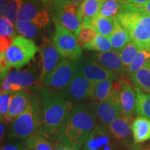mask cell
Returning <instances> with one entry per match:
<instances>
[{
  "label": "cell",
  "instance_id": "1",
  "mask_svg": "<svg viewBox=\"0 0 150 150\" xmlns=\"http://www.w3.org/2000/svg\"><path fill=\"white\" fill-rule=\"evenodd\" d=\"M97 121L93 102L76 104L52 140L75 150H80L88 137L99 124Z\"/></svg>",
  "mask_w": 150,
  "mask_h": 150
},
{
  "label": "cell",
  "instance_id": "2",
  "mask_svg": "<svg viewBox=\"0 0 150 150\" xmlns=\"http://www.w3.org/2000/svg\"><path fill=\"white\" fill-rule=\"evenodd\" d=\"M42 100V119L38 135L52 139L74 107L73 103L61 92L42 86H33Z\"/></svg>",
  "mask_w": 150,
  "mask_h": 150
},
{
  "label": "cell",
  "instance_id": "3",
  "mask_svg": "<svg viewBox=\"0 0 150 150\" xmlns=\"http://www.w3.org/2000/svg\"><path fill=\"white\" fill-rule=\"evenodd\" d=\"M115 18L140 50L150 48V14L138 6L126 2Z\"/></svg>",
  "mask_w": 150,
  "mask_h": 150
},
{
  "label": "cell",
  "instance_id": "4",
  "mask_svg": "<svg viewBox=\"0 0 150 150\" xmlns=\"http://www.w3.org/2000/svg\"><path fill=\"white\" fill-rule=\"evenodd\" d=\"M35 93L31 94V101L29 107L11 123L8 138L11 139H27L38 134L42 119V100L40 93L31 86Z\"/></svg>",
  "mask_w": 150,
  "mask_h": 150
},
{
  "label": "cell",
  "instance_id": "5",
  "mask_svg": "<svg viewBox=\"0 0 150 150\" xmlns=\"http://www.w3.org/2000/svg\"><path fill=\"white\" fill-rule=\"evenodd\" d=\"M54 22L61 24L76 35L81 27L80 15L81 3L69 0H55L49 3Z\"/></svg>",
  "mask_w": 150,
  "mask_h": 150
},
{
  "label": "cell",
  "instance_id": "6",
  "mask_svg": "<svg viewBox=\"0 0 150 150\" xmlns=\"http://www.w3.org/2000/svg\"><path fill=\"white\" fill-rule=\"evenodd\" d=\"M39 48L33 40L18 35L5 52L8 67L20 70L35 57Z\"/></svg>",
  "mask_w": 150,
  "mask_h": 150
},
{
  "label": "cell",
  "instance_id": "7",
  "mask_svg": "<svg viewBox=\"0 0 150 150\" xmlns=\"http://www.w3.org/2000/svg\"><path fill=\"white\" fill-rule=\"evenodd\" d=\"M55 24L53 41L58 52L63 59L78 61L82 55V49L72 31L57 22Z\"/></svg>",
  "mask_w": 150,
  "mask_h": 150
},
{
  "label": "cell",
  "instance_id": "8",
  "mask_svg": "<svg viewBox=\"0 0 150 150\" xmlns=\"http://www.w3.org/2000/svg\"><path fill=\"white\" fill-rule=\"evenodd\" d=\"M77 72V61L61 58L59 64L46 76L42 85L47 88L60 91L72 81Z\"/></svg>",
  "mask_w": 150,
  "mask_h": 150
},
{
  "label": "cell",
  "instance_id": "9",
  "mask_svg": "<svg viewBox=\"0 0 150 150\" xmlns=\"http://www.w3.org/2000/svg\"><path fill=\"white\" fill-rule=\"evenodd\" d=\"M51 13L47 4L40 0H27L18 15V20L32 22L40 29L48 27L51 21Z\"/></svg>",
  "mask_w": 150,
  "mask_h": 150
},
{
  "label": "cell",
  "instance_id": "10",
  "mask_svg": "<svg viewBox=\"0 0 150 150\" xmlns=\"http://www.w3.org/2000/svg\"><path fill=\"white\" fill-rule=\"evenodd\" d=\"M95 86V83L88 80L78 71L72 81L59 91L73 104H78L88 99L92 100Z\"/></svg>",
  "mask_w": 150,
  "mask_h": 150
},
{
  "label": "cell",
  "instance_id": "11",
  "mask_svg": "<svg viewBox=\"0 0 150 150\" xmlns=\"http://www.w3.org/2000/svg\"><path fill=\"white\" fill-rule=\"evenodd\" d=\"M119 93L113 91L111 96L106 100L102 102L93 101L98 122L102 126L108 128L116 118L122 115Z\"/></svg>",
  "mask_w": 150,
  "mask_h": 150
},
{
  "label": "cell",
  "instance_id": "12",
  "mask_svg": "<svg viewBox=\"0 0 150 150\" xmlns=\"http://www.w3.org/2000/svg\"><path fill=\"white\" fill-rule=\"evenodd\" d=\"M120 146L107 127L99 123L86 140L82 150H119Z\"/></svg>",
  "mask_w": 150,
  "mask_h": 150
},
{
  "label": "cell",
  "instance_id": "13",
  "mask_svg": "<svg viewBox=\"0 0 150 150\" xmlns=\"http://www.w3.org/2000/svg\"><path fill=\"white\" fill-rule=\"evenodd\" d=\"M78 71L92 83L96 84L102 81L118 79L112 71L106 68L91 57H84L77 61Z\"/></svg>",
  "mask_w": 150,
  "mask_h": 150
},
{
  "label": "cell",
  "instance_id": "14",
  "mask_svg": "<svg viewBox=\"0 0 150 150\" xmlns=\"http://www.w3.org/2000/svg\"><path fill=\"white\" fill-rule=\"evenodd\" d=\"M133 122V117H126L121 115L108 127L114 139L120 145L126 149L135 143L132 131Z\"/></svg>",
  "mask_w": 150,
  "mask_h": 150
},
{
  "label": "cell",
  "instance_id": "15",
  "mask_svg": "<svg viewBox=\"0 0 150 150\" xmlns=\"http://www.w3.org/2000/svg\"><path fill=\"white\" fill-rule=\"evenodd\" d=\"M41 56V70L38 83L42 85L45 79L50 74L60 62V54L56 49L54 41L49 38H45L42 44L39 48Z\"/></svg>",
  "mask_w": 150,
  "mask_h": 150
},
{
  "label": "cell",
  "instance_id": "16",
  "mask_svg": "<svg viewBox=\"0 0 150 150\" xmlns=\"http://www.w3.org/2000/svg\"><path fill=\"white\" fill-rule=\"evenodd\" d=\"M40 72L36 65H31L24 70H16L9 72L6 76L7 80L12 85L21 89L31 87L38 82Z\"/></svg>",
  "mask_w": 150,
  "mask_h": 150
},
{
  "label": "cell",
  "instance_id": "17",
  "mask_svg": "<svg viewBox=\"0 0 150 150\" xmlns=\"http://www.w3.org/2000/svg\"><path fill=\"white\" fill-rule=\"evenodd\" d=\"M31 97L32 95L28 90L22 89L16 92L11 101L8 111L1 121H3L4 123L12 122L27 109L31 103Z\"/></svg>",
  "mask_w": 150,
  "mask_h": 150
},
{
  "label": "cell",
  "instance_id": "18",
  "mask_svg": "<svg viewBox=\"0 0 150 150\" xmlns=\"http://www.w3.org/2000/svg\"><path fill=\"white\" fill-rule=\"evenodd\" d=\"M91 57L102 66L112 72L120 74H126L119 52L110 50L101 53H95L92 54Z\"/></svg>",
  "mask_w": 150,
  "mask_h": 150
},
{
  "label": "cell",
  "instance_id": "19",
  "mask_svg": "<svg viewBox=\"0 0 150 150\" xmlns=\"http://www.w3.org/2000/svg\"><path fill=\"white\" fill-rule=\"evenodd\" d=\"M122 115L126 117H133L136 112V96L134 88L127 82H123L119 93Z\"/></svg>",
  "mask_w": 150,
  "mask_h": 150
},
{
  "label": "cell",
  "instance_id": "20",
  "mask_svg": "<svg viewBox=\"0 0 150 150\" xmlns=\"http://www.w3.org/2000/svg\"><path fill=\"white\" fill-rule=\"evenodd\" d=\"M106 0H84L80 5L81 26L90 27L91 22L99 16Z\"/></svg>",
  "mask_w": 150,
  "mask_h": 150
},
{
  "label": "cell",
  "instance_id": "21",
  "mask_svg": "<svg viewBox=\"0 0 150 150\" xmlns=\"http://www.w3.org/2000/svg\"><path fill=\"white\" fill-rule=\"evenodd\" d=\"M132 131L135 143H141L150 140V119L139 115L134 120Z\"/></svg>",
  "mask_w": 150,
  "mask_h": 150
},
{
  "label": "cell",
  "instance_id": "22",
  "mask_svg": "<svg viewBox=\"0 0 150 150\" xmlns=\"http://www.w3.org/2000/svg\"><path fill=\"white\" fill-rule=\"evenodd\" d=\"M112 47L115 51L120 52L127 43L131 41L130 35L128 31L122 27L119 22L115 20V27L112 34L109 37Z\"/></svg>",
  "mask_w": 150,
  "mask_h": 150
},
{
  "label": "cell",
  "instance_id": "23",
  "mask_svg": "<svg viewBox=\"0 0 150 150\" xmlns=\"http://www.w3.org/2000/svg\"><path fill=\"white\" fill-rule=\"evenodd\" d=\"M115 17L106 18L99 15L91 22L90 27L93 28L97 33L109 38L115 27Z\"/></svg>",
  "mask_w": 150,
  "mask_h": 150
},
{
  "label": "cell",
  "instance_id": "24",
  "mask_svg": "<svg viewBox=\"0 0 150 150\" xmlns=\"http://www.w3.org/2000/svg\"><path fill=\"white\" fill-rule=\"evenodd\" d=\"M129 76L135 87L147 93L150 91V62Z\"/></svg>",
  "mask_w": 150,
  "mask_h": 150
},
{
  "label": "cell",
  "instance_id": "25",
  "mask_svg": "<svg viewBox=\"0 0 150 150\" xmlns=\"http://www.w3.org/2000/svg\"><path fill=\"white\" fill-rule=\"evenodd\" d=\"M136 96V112L139 115L150 119V93L134 86Z\"/></svg>",
  "mask_w": 150,
  "mask_h": 150
},
{
  "label": "cell",
  "instance_id": "26",
  "mask_svg": "<svg viewBox=\"0 0 150 150\" xmlns=\"http://www.w3.org/2000/svg\"><path fill=\"white\" fill-rule=\"evenodd\" d=\"M113 80L115 79H110L95 84L92 100L95 102H102L109 98L113 93V88H112Z\"/></svg>",
  "mask_w": 150,
  "mask_h": 150
},
{
  "label": "cell",
  "instance_id": "27",
  "mask_svg": "<svg viewBox=\"0 0 150 150\" xmlns=\"http://www.w3.org/2000/svg\"><path fill=\"white\" fill-rule=\"evenodd\" d=\"M82 48L89 51L97 52L99 53L110 51L112 49L109 38L98 33L93 41L85 45Z\"/></svg>",
  "mask_w": 150,
  "mask_h": 150
},
{
  "label": "cell",
  "instance_id": "28",
  "mask_svg": "<svg viewBox=\"0 0 150 150\" xmlns=\"http://www.w3.org/2000/svg\"><path fill=\"white\" fill-rule=\"evenodd\" d=\"M150 62V50L149 49H141L138 51L135 58L131 62L126 74L129 76L134 74L140 70L147 63Z\"/></svg>",
  "mask_w": 150,
  "mask_h": 150
},
{
  "label": "cell",
  "instance_id": "29",
  "mask_svg": "<svg viewBox=\"0 0 150 150\" xmlns=\"http://www.w3.org/2000/svg\"><path fill=\"white\" fill-rule=\"evenodd\" d=\"M24 143L31 150H54L53 142L38 134L29 137L24 140Z\"/></svg>",
  "mask_w": 150,
  "mask_h": 150
},
{
  "label": "cell",
  "instance_id": "30",
  "mask_svg": "<svg viewBox=\"0 0 150 150\" xmlns=\"http://www.w3.org/2000/svg\"><path fill=\"white\" fill-rule=\"evenodd\" d=\"M140 50L139 47L137 45L136 43L133 41H130L119 52L126 72L131 62L133 61Z\"/></svg>",
  "mask_w": 150,
  "mask_h": 150
},
{
  "label": "cell",
  "instance_id": "31",
  "mask_svg": "<svg viewBox=\"0 0 150 150\" xmlns=\"http://www.w3.org/2000/svg\"><path fill=\"white\" fill-rule=\"evenodd\" d=\"M126 2L125 0H106L99 15L106 18L115 17Z\"/></svg>",
  "mask_w": 150,
  "mask_h": 150
},
{
  "label": "cell",
  "instance_id": "32",
  "mask_svg": "<svg viewBox=\"0 0 150 150\" xmlns=\"http://www.w3.org/2000/svg\"><path fill=\"white\" fill-rule=\"evenodd\" d=\"M15 25L17 31L27 38H34L38 33V28L29 21L18 20Z\"/></svg>",
  "mask_w": 150,
  "mask_h": 150
},
{
  "label": "cell",
  "instance_id": "33",
  "mask_svg": "<svg viewBox=\"0 0 150 150\" xmlns=\"http://www.w3.org/2000/svg\"><path fill=\"white\" fill-rule=\"evenodd\" d=\"M23 0H8L4 9L1 16L8 19L13 24H16L18 20V15L21 8Z\"/></svg>",
  "mask_w": 150,
  "mask_h": 150
},
{
  "label": "cell",
  "instance_id": "34",
  "mask_svg": "<svg viewBox=\"0 0 150 150\" xmlns=\"http://www.w3.org/2000/svg\"><path fill=\"white\" fill-rule=\"evenodd\" d=\"M97 33L94 30L93 28L90 27H83L81 26L79 32L75 36L79 45L83 47L86 44H88L91 41H93L96 36Z\"/></svg>",
  "mask_w": 150,
  "mask_h": 150
},
{
  "label": "cell",
  "instance_id": "35",
  "mask_svg": "<svg viewBox=\"0 0 150 150\" xmlns=\"http://www.w3.org/2000/svg\"><path fill=\"white\" fill-rule=\"evenodd\" d=\"M16 34L13 24L8 19L1 16L0 18V36L15 38L16 37Z\"/></svg>",
  "mask_w": 150,
  "mask_h": 150
},
{
  "label": "cell",
  "instance_id": "36",
  "mask_svg": "<svg viewBox=\"0 0 150 150\" xmlns=\"http://www.w3.org/2000/svg\"><path fill=\"white\" fill-rule=\"evenodd\" d=\"M15 93H1L0 95V116L1 120L4 119L8 111L9 107Z\"/></svg>",
  "mask_w": 150,
  "mask_h": 150
},
{
  "label": "cell",
  "instance_id": "37",
  "mask_svg": "<svg viewBox=\"0 0 150 150\" xmlns=\"http://www.w3.org/2000/svg\"><path fill=\"white\" fill-rule=\"evenodd\" d=\"M27 149L24 142H18L16 143L7 144L1 148V150H25Z\"/></svg>",
  "mask_w": 150,
  "mask_h": 150
},
{
  "label": "cell",
  "instance_id": "38",
  "mask_svg": "<svg viewBox=\"0 0 150 150\" xmlns=\"http://www.w3.org/2000/svg\"><path fill=\"white\" fill-rule=\"evenodd\" d=\"M14 38L9 37L0 36V52H6L11 45Z\"/></svg>",
  "mask_w": 150,
  "mask_h": 150
},
{
  "label": "cell",
  "instance_id": "39",
  "mask_svg": "<svg viewBox=\"0 0 150 150\" xmlns=\"http://www.w3.org/2000/svg\"><path fill=\"white\" fill-rule=\"evenodd\" d=\"M54 144V150H75L73 148L69 147L64 144L60 143V142H53Z\"/></svg>",
  "mask_w": 150,
  "mask_h": 150
},
{
  "label": "cell",
  "instance_id": "40",
  "mask_svg": "<svg viewBox=\"0 0 150 150\" xmlns=\"http://www.w3.org/2000/svg\"><path fill=\"white\" fill-rule=\"evenodd\" d=\"M127 2L132 4L138 6H142L145 4L146 3L149 2L150 0H125Z\"/></svg>",
  "mask_w": 150,
  "mask_h": 150
},
{
  "label": "cell",
  "instance_id": "41",
  "mask_svg": "<svg viewBox=\"0 0 150 150\" xmlns=\"http://www.w3.org/2000/svg\"><path fill=\"white\" fill-rule=\"evenodd\" d=\"M4 122L3 121H1V124H0V129H1V133H0V138H1V140H3L4 136L5 134V127H4Z\"/></svg>",
  "mask_w": 150,
  "mask_h": 150
},
{
  "label": "cell",
  "instance_id": "42",
  "mask_svg": "<svg viewBox=\"0 0 150 150\" xmlns=\"http://www.w3.org/2000/svg\"><path fill=\"white\" fill-rule=\"evenodd\" d=\"M127 150H142V146L140 145L139 143H134L128 148Z\"/></svg>",
  "mask_w": 150,
  "mask_h": 150
},
{
  "label": "cell",
  "instance_id": "43",
  "mask_svg": "<svg viewBox=\"0 0 150 150\" xmlns=\"http://www.w3.org/2000/svg\"><path fill=\"white\" fill-rule=\"evenodd\" d=\"M139 7H140V8L143 9L144 11H145L146 12L148 13L149 14H150V1L146 3L145 4L140 6H139Z\"/></svg>",
  "mask_w": 150,
  "mask_h": 150
},
{
  "label": "cell",
  "instance_id": "44",
  "mask_svg": "<svg viewBox=\"0 0 150 150\" xmlns=\"http://www.w3.org/2000/svg\"><path fill=\"white\" fill-rule=\"evenodd\" d=\"M8 1V0H0V12H1V14L2 13L4 9L5 6H6Z\"/></svg>",
  "mask_w": 150,
  "mask_h": 150
},
{
  "label": "cell",
  "instance_id": "45",
  "mask_svg": "<svg viewBox=\"0 0 150 150\" xmlns=\"http://www.w3.org/2000/svg\"><path fill=\"white\" fill-rule=\"evenodd\" d=\"M142 150H150V145H145L142 146Z\"/></svg>",
  "mask_w": 150,
  "mask_h": 150
},
{
  "label": "cell",
  "instance_id": "46",
  "mask_svg": "<svg viewBox=\"0 0 150 150\" xmlns=\"http://www.w3.org/2000/svg\"><path fill=\"white\" fill-rule=\"evenodd\" d=\"M40 1H42V2H44L45 4H49L50 2H52V1H55V0H40Z\"/></svg>",
  "mask_w": 150,
  "mask_h": 150
},
{
  "label": "cell",
  "instance_id": "47",
  "mask_svg": "<svg viewBox=\"0 0 150 150\" xmlns=\"http://www.w3.org/2000/svg\"><path fill=\"white\" fill-rule=\"evenodd\" d=\"M69 1H72V2H77V3H81L84 0H69Z\"/></svg>",
  "mask_w": 150,
  "mask_h": 150
},
{
  "label": "cell",
  "instance_id": "48",
  "mask_svg": "<svg viewBox=\"0 0 150 150\" xmlns=\"http://www.w3.org/2000/svg\"><path fill=\"white\" fill-rule=\"evenodd\" d=\"M25 150H31V149H30L29 148H28V147H27V149H26Z\"/></svg>",
  "mask_w": 150,
  "mask_h": 150
},
{
  "label": "cell",
  "instance_id": "49",
  "mask_svg": "<svg viewBox=\"0 0 150 150\" xmlns=\"http://www.w3.org/2000/svg\"><path fill=\"white\" fill-rule=\"evenodd\" d=\"M150 93V91H149V93Z\"/></svg>",
  "mask_w": 150,
  "mask_h": 150
},
{
  "label": "cell",
  "instance_id": "50",
  "mask_svg": "<svg viewBox=\"0 0 150 150\" xmlns=\"http://www.w3.org/2000/svg\"><path fill=\"white\" fill-rule=\"evenodd\" d=\"M149 50H150V48H149Z\"/></svg>",
  "mask_w": 150,
  "mask_h": 150
}]
</instances>
